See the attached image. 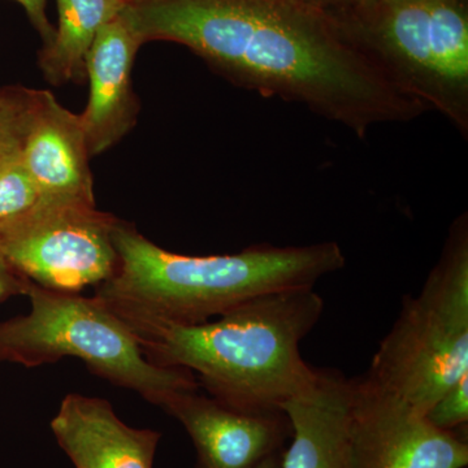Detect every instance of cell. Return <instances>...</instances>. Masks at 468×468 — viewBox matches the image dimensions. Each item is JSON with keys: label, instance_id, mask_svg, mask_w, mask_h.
I'll use <instances>...</instances> for the list:
<instances>
[{"label": "cell", "instance_id": "15", "mask_svg": "<svg viewBox=\"0 0 468 468\" xmlns=\"http://www.w3.org/2000/svg\"><path fill=\"white\" fill-rule=\"evenodd\" d=\"M36 100V89L0 90V168L21 158Z\"/></svg>", "mask_w": 468, "mask_h": 468}, {"label": "cell", "instance_id": "11", "mask_svg": "<svg viewBox=\"0 0 468 468\" xmlns=\"http://www.w3.org/2000/svg\"><path fill=\"white\" fill-rule=\"evenodd\" d=\"M81 116L37 90L36 106L21 162L38 189V201L97 205Z\"/></svg>", "mask_w": 468, "mask_h": 468}, {"label": "cell", "instance_id": "8", "mask_svg": "<svg viewBox=\"0 0 468 468\" xmlns=\"http://www.w3.org/2000/svg\"><path fill=\"white\" fill-rule=\"evenodd\" d=\"M351 468H467L463 431L446 432L371 378H351Z\"/></svg>", "mask_w": 468, "mask_h": 468}, {"label": "cell", "instance_id": "10", "mask_svg": "<svg viewBox=\"0 0 468 468\" xmlns=\"http://www.w3.org/2000/svg\"><path fill=\"white\" fill-rule=\"evenodd\" d=\"M141 45L120 14L101 27L88 52L85 69L90 95L80 116L90 158L115 146L137 122L140 104L132 68Z\"/></svg>", "mask_w": 468, "mask_h": 468}, {"label": "cell", "instance_id": "3", "mask_svg": "<svg viewBox=\"0 0 468 468\" xmlns=\"http://www.w3.org/2000/svg\"><path fill=\"white\" fill-rule=\"evenodd\" d=\"M119 266L94 297L112 310L176 324H199L243 302L294 289L315 288L346 264L337 242L250 246L236 254H176L117 220L112 232Z\"/></svg>", "mask_w": 468, "mask_h": 468}, {"label": "cell", "instance_id": "1", "mask_svg": "<svg viewBox=\"0 0 468 468\" xmlns=\"http://www.w3.org/2000/svg\"><path fill=\"white\" fill-rule=\"evenodd\" d=\"M141 43L190 48L233 84L303 104L366 138L374 126L431 111L402 90L318 0H129Z\"/></svg>", "mask_w": 468, "mask_h": 468}, {"label": "cell", "instance_id": "19", "mask_svg": "<svg viewBox=\"0 0 468 468\" xmlns=\"http://www.w3.org/2000/svg\"><path fill=\"white\" fill-rule=\"evenodd\" d=\"M24 8H26L27 16L34 27L41 34L45 46L50 45L55 36L54 27H51L46 15V3L48 0H16Z\"/></svg>", "mask_w": 468, "mask_h": 468}, {"label": "cell", "instance_id": "21", "mask_svg": "<svg viewBox=\"0 0 468 468\" xmlns=\"http://www.w3.org/2000/svg\"><path fill=\"white\" fill-rule=\"evenodd\" d=\"M282 452H277V454L271 455L266 458L261 463L258 464L255 468H280V462H282Z\"/></svg>", "mask_w": 468, "mask_h": 468}, {"label": "cell", "instance_id": "5", "mask_svg": "<svg viewBox=\"0 0 468 468\" xmlns=\"http://www.w3.org/2000/svg\"><path fill=\"white\" fill-rule=\"evenodd\" d=\"M468 372V218H455L441 257L408 295L366 377L420 414Z\"/></svg>", "mask_w": 468, "mask_h": 468}, {"label": "cell", "instance_id": "16", "mask_svg": "<svg viewBox=\"0 0 468 468\" xmlns=\"http://www.w3.org/2000/svg\"><path fill=\"white\" fill-rule=\"evenodd\" d=\"M38 199L37 185L21 158L0 168V224L24 214Z\"/></svg>", "mask_w": 468, "mask_h": 468}, {"label": "cell", "instance_id": "9", "mask_svg": "<svg viewBox=\"0 0 468 468\" xmlns=\"http://www.w3.org/2000/svg\"><path fill=\"white\" fill-rule=\"evenodd\" d=\"M163 410L192 439L197 468H255L284 451L292 435L284 411H237L197 390L176 394Z\"/></svg>", "mask_w": 468, "mask_h": 468}, {"label": "cell", "instance_id": "2", "mask_svg": "<svg viewBox=\"0 0 468 468\" xmlns=\"http://www.w3.org/2000/svg\"><path fill=\"white\" fill-rule=\"evenodd\" d=\"M110 310L129 326L149 362L189 369L209 397L237 411H282L315 378L300 349L324 311L315 288L261 295L199 324Z\"/></svg>", "mask_w": 468, "mask_h": 468}, {"label": "cell", "instance_id": "13", "mask_svg": "<svg viewBox=\"0 0 468 468\" xmlns=\"http://www.w3.org/2000/svg\"><path fill=\"white\" fill-rule=\"evenodd\" d=\"M55 439L76 468H153L160 433L125 424L98 397H64L51 420Z\"/></svg>", "mask_w": 468, "mask_h": 468}, {"label": "cell", "instance_id": "7", "mask_svg": "<svg viewBox=\"0 0 468 468\" xmlns=\"http://www.w3.org/2000/svg\"><path fill=\"white\" fill-rule=\"evenodd\" d=\"M117 220L97 205L38 201L0 224V251L33 284L81 292L115 276Z\"/></svg>", "mask_w": 468, "mask_h": 468}, {"label": "cell", "instance_id": "22", "mask_svg": "<svg viewBox=\"0 0 468 468\" xmlns=\"http://www.w3.org/2000/svg\"><path fill=\"white\" fill-rule=\"evenodd\" d=\"M384 5H399V3L417 2V0H380Z\"/></svg>", "mask_w": 468, "mask_h": 468}, {"label": "cell", "instance_id": "12", "mask_svg": "<svg viewBox=\"0 0 468 468\" xmlns=\"http://www.w3.org/2000/svg\"><path fill=\"white\" fill-rule=\"evenodd\" d=\"M351 378L316 368L313 383L286 402L292 435L280 468H351Z\"/></svg>", "mask_w": 468, "mask_h": 468}, {"label": "cell", "instance_id": "20", "mask_svg": "<svg viewBox=\"0 0 468 468\" xmlns=\"http://www.w3.org/2000/svg\"><path fill=\"white\" fill-rule=\"evenodd\" d=\"M351 7L358 9V11H369V9L377 7L380 0H349Z\"/></svg>", "mask_w": 468, "mask_h": 468}, {"label": "cell", "instance_id": "6", "mask_svg": "<svg viewBox=\"0 0 468 468\" xmlns=\"http://www.w3.org/2000/svg\"><path fill=\"white\" fill-rule=\"evenodd\" d=\"M353 38L402 90L468 135V15L461 0L337 11Z\"/></svg>", "mask_w": 468, "mask_h": 468}, {"label": "cell", "instance_id": "17", "mask_svg": "<svg viewBox=\"0 0 468 468\" xmlns=\"http://www.w3.org/2000/svg\"><path fill=\"white\" fill-rule=\"evenodd\" d=\"M433 427L446 432H458L468 423V372L440 397L426 415Z\"/></svg>", "mask_w": 468, "mask_h": 468}, {"label": "cell", "instance_id": "14", "mask_svg": "<svg viewBox=\"0 0 468 468\" xmlns=\"http://www.w3.org/2000/svg\"><path fill=\"white\" fill-rule=\"evenodd\" d=\"M58 27L39 57L43 76L52 85L81 84L85 61L101 27L119 16L125 0H57Z\"/></svg>", "mask_w": 468, "mask_h": 468}, {"label": "cell", "instance_id": "18", "mask_svg": "<svg viewBox=\"0 0 468 468\" xmlns=\"http://www.w3.org/2000/svg\"><path fill=\"white\" fill-rule=\"evenodd\" d=\"M32 282L18 273L0 251V303L12 295L27 294Z\"/></svg>", "mask_w": 468, "mask_h": 468}, {"label": "cell", "instance_id": "4", "mask_svg": "<svg viewBox=\"0 0 468 468\" xmlns=\"http://www.w3.org/2000/svg\"><path fill=\"white\" fill-rule=\"evenodd\" d=\"M26 295L29 314L0 323V360L39 367L73 356L95 377L160 409L176 394L198 390L189 369L149 362L129 326L97 297L48 291L33 282Z\"/></svg>", "mask_w": 468, "mask_h": 468}, {"label": "cell", "instance_id": "24", "mask_svg": "<svg viewBox=\"0 0 468 468\" xmlns=\"http://www.w3.org/2000/svg\"><path fill=\"white\" fill-rule=\"evenodd\" d=\"M125 2H129V0H125Z\"/></svg>", "mask_w": 468, "mask_h": 468}, {"label": "cell", "instance_id": "23", "mask_svg": "<svg viewBox=\"0 0 468 468\" xmlns=\"http://www.w3.org/2000/svg\"><path fill=\"white\" fill-rule=\"evenodd\" d=\"M318 2H349V0H318Z\"/></svg>", "mask_w": 468, "mask_h": 468}]
</instances>
